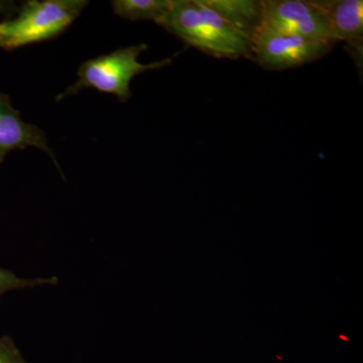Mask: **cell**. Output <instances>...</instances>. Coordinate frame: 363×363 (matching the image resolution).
<instances>
[{
	"label": "cell",
	"instance_id": "6da1fadb",
	"mask_svg": "<svg viewBox=\"0 0 363 363\" xmlns=\"http://www.w3.org/2000/svg\"><path fill=\"white\" fill-rule=\"evenodd\" d=\"M162 28L218 59H250V42L203 0H172Z\"/></svg>",
	"mask_w": 363,
	"mask_h": 363
},
{
	"label": "cell",
	"instance_id": "7a4b0ae2",
	"mask_svg": "<svg viewBox=\"0 0 363 363\" xmlns=\"http://www.w3.org/2000/svg\"><path fill=\"white\" fill-rule=\"evenodd\" d=\"M88 1L44 0L26 2L13 20L4 21L0 28V47L6 51L54 39L80 16Z\"/></svg>",
	"mask_w": 363,
	"mask_h": 363
},
{
	"label": "cell",
	"instance_id": "3957f363",
	"mask_svg": "<svg viewBox=\"0 0 363 363\" xmlns=\"http://www.w3.org/2000/svg\"><path fill=\"white\" fill-rule=\"evenodd\" d=\"M147 49L145 44L131 45L88 60L79 68L77 82L60 94L57 100L60 101L67 96L77 94L83 88H94L100 92L114 95L121 102L128 101L131 97L130 82L136 75L171 64L172 59L147 65L140 63L138 57Z\"/></svg>",
	"mask_w": 363,
	"mask_h": 363
},
{
	"label": "cell",
	"instance_id": "277c9868",
	"mask_svg": "<svg viewBox=\"0 0 363 363\" xmlns=\"http://www.w3.org/2000/svg\"><path fill=\"white\" fill-rule=\"evenodd\" d=\"M333 47L260 25L250 40V59L267 70H286L323 58Z\"/></svg>",
	"mask_w": 363,
	"mask_h": 363
},
{
	"label": "cell",
	"instance_id": "5b68a950",
	"mask_svg": "<svg viewBox=\"0 0 363 363\" xmlns=\"http://www.w3.org/2000/svg\"><path fill=\"white\" fill-rule=\"evenodd\" d=\"M262 4V25L332 45L339 43L316 0H264Z\"/></svg>",
	"mask_w": 363,
	"mask_h": 363
},
{
	"label": "cell",
	"instance_id": "8992f818",
	"mask_svg": "<svg viewBox=\"0 0 363 363\" xmlns=\"http://www.w3.org/2000/svg\"><path fill=\"white\" fill-rule=\"evenodd\" d=\"M28 147L45 150L55 164H58L44 133L37 126L26 123L21 119L20 111L11 104L9 95L0 93V164L4 162L9 152Z\"/></svg>",
	"mask_w": 363,
	"mask_h": 363
},
{
	"label": "cell",
	"instance_id": "52a82bcc",
	"mask_svg": "<svg viewBox=\"0 0 363 363\" xmlns=\"http://www.w3.org/2000/svg\"><path fill=\"white\" fill-rule=\"evenodd\" d=\"M328 16L332 30L338 42L347 43L355 61H362V0H316Z\"/></svg>",
	"mask_w": 363,
	"mask_h": 363
},
{
	"label": "cell",
	"instance_id": "ba28073f",
	"mask_svg": "<svg viewBox=\"0 0 363 363\" xmlns=\"http://www.w3.org/2000/svg\"><path fill=\"white\" fill-rule=\"evenodd\" d=\"M208 7L218 13L236 32L252 40L262 25V1L255 0H203Z\"/></svg>",
	"mask_w": 363,
	"mask_h": 363
},
{
	"label": "cell",
	"instance_id": "9c48e42d",
	"mask_svg": "<svg viewBox=\"0 0 363 363\" xmlns=\"http://www.w3.org/2000/svg\"><path fill=\"white\" fill-rule=\"evenodd\" d=\"M172 0H116L112 7L117 16L130 21H152L161 25L171 9Z\"/></svg>",
	"mask_w": 363,
	"mask_h": 363
},
{
	"label": "cell",
	"instance_id": "30bf717a",
	"mask_svg": "<svg viewBox=\"0 0 363 363\" xmlns=\"http://www.w3.org/2000/svg\"><path fill=\"white\" fill-rule=\"evenodd\" d=\"M57 284H58V279L56 277L23 279L16 276L13 272L0 267V298L4 294L11 292V291L23 290V289L35 288V286L57 285Z\"/></svg>",
	"mask_w": 363,
	"mask_h": 363
},
{
	"label": "cell",
	"instance_id": "8fae6325",
	"mask_svg": "<svg viewBox=\"0 0 363 363\" xmlns=\"http://www.w3.org/2000/svg\"><path fill=\"white\" fill-rule=\"evenodd\" d=\"M0 363H26L18 346L9 336L0 337Z\"/></svg>",
	"mask_w": 363,
	"mask_h": 363
},
{
	"label": "cell",
	"instance_id": "7c38bea8",
	"mask_svg": "<svg viewBox=\"0 0 363 363\" xmlns=\"http://www.w3.org/2000/svg\"><path fill=\"white\" fill-rule=\"evenodd\" d=\"M4 2H0V13H1L2 11H4ZM0 28H1V23H0Z\"/></svg>",
	"mask_w": 363,
	"mask_h": 363
}]
</instances>
